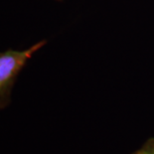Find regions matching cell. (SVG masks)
Returning a JSON list of instances; mask_svg holds the SVG:
<instances>
[{"mask_svg":"<svg viewBox=\"0 0 154 154\" xmlns=\"http://www.w3.org/2000/svg\"><path fill=\"white\" fill-rule=\"evenodd\" d=\"M47 41L37 42L26 50H9L0 53V109L11 101V91L17 77L35 53L44 47Z\"/></svg>","mask_w":154,"mask_h":154,"instance_id":"obj_1","label":"cell"},{"mask_svg":"<svg viewBox=\"0 0 154 154\" xmlns=\"http://www.w3.org/2000/svg\"><path fill=\"white\" fill-rule=\"evenodd\" d=\"M132 154H154V137L147 139L143 145Z\"/></svg>","mask_w":154,"mask_h":154,"instance_id":"obj_2","label":"cell"}]
</instances>
